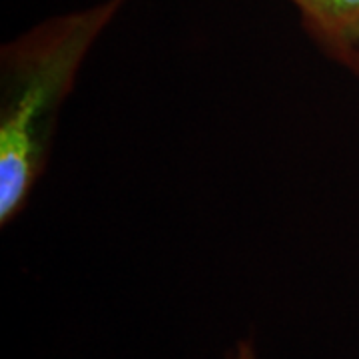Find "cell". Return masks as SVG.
<instances>
[{
  "instance_id": "1",
  "label": "cell",
  "mask_w": 359,
  "mask_h": 359,
  "mask_svg": "<svg viewBox=\"0 0 359 359\" xmlns=\"http://www.w3.org/2000/svg\"><path fill=\"white\" fill-rule=\"evenodd\" d=\"M130 0L48 18L0 50V226H11L42 178L58 114L82 62Z\"/></svg>"
},
{
  "instance_id": "2",
  "label": "cell",
  "mask_w": 359,
  "mask_h": 359,
  "mask_svg": "<svg viewBox=\"0 0 359 359\" xmlns=\"http://www.w3.org/2000/svg\"><path fill=\"white\" fill-rule=\"evenodd\" d=\"M309 40L330 60L359 50V0H290Z\"/></svg>"
},
{
  "instance_id": "3",
  "label": "cell",
  "mask_w": 359,
  "mask_h": 359,
  "mask_svg": "<svg viewBox=\"0 0 359 359\" xmlns=\"http://www.w3.org/2000/svg\"><path fill=\"white\" fill-rule=\"evenodd\" d=\"M341 66H346L347 70L359 80V50L353 52L351 56H347L346 60L341 62Z\"/></svg>"
}]
</instances>
